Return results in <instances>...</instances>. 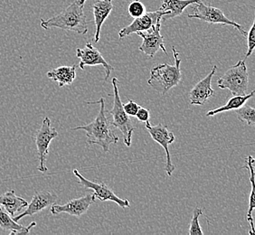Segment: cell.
<instances>
[{
  "mask_svg": "<svg viewBox=\"0 0 255 235\" xmlns=\"http://www.w3.org/2000/svg\"><path fill=\"white\" fill-rule=\"evenodd\" d=\"M175 64H158L150 71V77L147 84L162 95L168 93L172 88L180 84L182 80L181 60L178 57V52L175 46H172Z\"/></svg>",
  "mask_w": 255,
  "mask_h": 235,
  "instance_id": "3",
  "label": "cell"
},
{
  "mask_svg": "<svg viewBox=\"0 0 255 235\" xmlns=\"http://www.w3.org/2000/svg\"><path fill=\"white\" fill-rule=\"evenodd\" d=\"M118 85V79L114 77L113 79V96H114L113 109L109 112L110 115H112L113 118L111 124L114 127H117L122 132L124 144L127 147H130L132 142V133L135 127H133L129 116L127 115L123 110V103L120 97Z\"/></svg>",
  "mask_w": 255,
  "mask_h": 235,
  "instance_id": "5",
  "label": "cell"
},
{
  "mask_svg": "<svg viewBox=\"0 0 255 235\" xmlns=\"http://www.w3.org/2000/svg\"><path fill=\"white\" fill-rule=\"evenodd\" d=\"M76 56L80 59L79 67L82 70H84L86 66L103 65L106 73L104 81L106 82L110 78L111 73L113 72L114 68L106 62V60L103 58V54L99 52V50L96 47H94L92 43H87L84 48H77Z\"/></svg>",
  "mask_w": 255,
  "mask_h": 235,
  "instance_id": "12",
  "label": "cell"
},
{
  "mask_svg": "<svg viewBox=\"0 0 255 235\" xmlns=\"http://www.w3.org/2000/svg\"><path fill=\"white\" fill-rule=\"evenodd\" d=\"M27 205V201L16 196L14 190L5 192L0 196V206H3L12 217H14L18 212L25 209Z\"/></svg>",
  "mask_w": 255,
  "mask_h": 235,
  "instance_id": "19",
  "label": "cell"
},
{
  "mask_svg": "<svg viewBox=\"0 0 255 235\" xmlns=\"http://www.w3.org/2000/svg\"><path fill=\"white\" fill-rule=\"evenodd\" d=\"M58 131L56 128L52 127V123L49 118L45 117L43 120L39 129L34 135V142L36 146V151L38 155L39 166L37 169L42 173L47 171V167L45 166L46 157L49 154V146L52 140L58 137Z\"/></svg>",
  "mask_w": 255,
  "mask_h": 235,
  "instance_id": "7",
  "label": "cell"
},
{
  "mask_svg": "<svg viewBox=\"0 0 255 235\" xmlns=\"http://www.w3.org/2000/svg\"><path fill=\"white\" fill-rule=\"evenodd\" d=\"M255 158L252 156H248L246 158V166L242 167L248 169L250 173V182H251V193L250 199H249V209L247 212V216L246 219L249 223L251 226L250 234L251 235H255V224H254V217H253V211L255 208Z\"/></svg>",
  "mask_w": 255,
  "mask_h": 235,
  "instance_id": "21",
  "label": "cell"
},
{
  "mask_svg": "<svg viewBox=\"0 0 255 235\" xmlns=\"http://www.w3.org/2000/svg\"><path fill=\"white\" fill-rule=\"evenodd\" d=\"M203 215V209L199 207H196L193 212L192 216L191 224L189 226V235H203L204 233L201 229V226L199 225V216Z\"/></svg>",
  "mask_w": 255,
  "mask_h": 235,
  "instance_id": "24",
  "label": "cell"
},
{
  "mask_svg": "<svg viewBox=\"0 0 255 235\" xmlns=\"http://www.w3.org/2000/svg\"><path fill=\"white\" fill-rule=\"evenodd\" d=\"M168 12L157 10L153 12H145L142 15L134 18V21L129 25L123 27V29L119 32L120 39L127 37L130 34H136L137 32H145L153 28L157 22L161 21L164 15H167Z\"/></svg>",
  "mask_w": 255,
  "mask_h": 235,
  "instance_id": "10",
  "label": "cell"
},
{
  "mask_svg": "<svg viewBox=\"0 0 255 235\" xmlns=\"http://www.w3.org/2000/svg\"><path fill=\"white\" fill-rule=\"evenodd\" d=\"M199 1L204 0H162V5L159 10L168 12L167 15L162 17V21L165 22L181 15L187 6L194 5Z\"/></svg>",
  "mask_w": 255,
  "mask_h": 235,
  "instance_id": "17",
  "label": "cell"
},
{
  "mask_svg": "<svg viewBox=\"0 0 255 235\" xmlns=\"http://www.w3.org/2000/svg\"><path fill=\"white\" fill-rule=\"evenodd\" d=\"M47 77L57 83L59 87L71 85L76 77V65L72 66H60L53 69L47 74Z\"/></svg>",
  "mask_w": 255,
  "mask_h": 235,
  "instance_id": "20",
  "label": "cell"
},
{
  "mask_svg": "<svg viewBox=\"0 0 255 235\" xmlns=\"http://www.w3.org/2000/svg\"><path fill=\"white\" fill-rule=\"evenodd\" d=\"M255 95V91H253L252 93L249 94H245V95H239V96H233L232 98L228 101V103H226V105L222 106L220 108L216 109V110H213V111H209L208 113H206V117H212V116H215L216 114H219V113H226L228 111H232V110H235L236 109L240 108L243 105H245V103L250 100L251 98H253Z\"/></svg>",
  "mask_w": 255,
  "mask_h": 235,
  "instance_id": "22",
  "label": "cell"
},
{
  "mask_svg": "<svg viewBox=\"0 0 255 235\" xmlns=\"http://www.w3.org/2000/svg\"><path fill=\"white\" fill-rule=\"evenodd\" d=\"M216 70L217 66L215 65L212 69L210 74L200 82H198L190 91L189 98L191 105H203L214 96L215 91L211 86L212 78L216 74Z\"/></svg>",
  "mask_w": 255,
  "mask_h": 235,
  "instance_id": "15",
  "label": "cell"
},
{
  "mask_svg": "<svg viewBox=\"0 0 255 235\" xmlns=\"http://www.w3.org/2000/svg\"><path fill=\"white\" fill-rule=\"evenodd\" d=\"M96 202V198L94 194L87 195V196L80 197L77 199H73L71 201H69L67 204L64 205H55L54 204L53 206H51V213L52 215L56 216L59 214H68L70 216H76L80 217L84 214L87 213L90 206H92Z\"/></svg>",
  "mask_w": 255,
  "mask_h": 235,
  "instance_id": "13",
  "label": "cell"
},
{
  "mask_svg": "<svg viewBox=\"0 0 255 235\" xmlns=\"http://www.w3.org/2000/svg\"><path fill=\"white\" fill-rule=\"evenodd\" d=\"M79 2H80L81 4H84V3L86 2V0H79Z\"/></svg>",
  "mask_w": 255,
  "mask_h": 235,
  "instance_id": "29",
  "label": "cell"
},
{
  "mask_svg": "<svg viewBox=\"0 0 255 235\" xmlns=\"http://www.w3.org/2000/svg\"><path fill=\"white\" fill-rule=\"evenodd\" d=\"M161 21L157 22L156 25L148 31L137 32L136 34L142 38L141 45L138 47L140 52L149 57H154L159 50H162L164 54H167V50L164 44V38L160 33Z\"/></svg>",
  "mask_w": 255,
  "mask_h": 235,
  "instance_id": "11",
  "label": "cell"
},
{
  "mask_svg": "<svg viewBox=\"0 0 255 235\" xmlns=\"http://www.w3.org/2000/svg\"><path fill=\"white\" fill-rule=\"evenodd\" d=\"M236 115L238 119L245 122L248 126H254L255 124V110L251 106L243 105L240 108L236 109Z\"/></svg>",
  "mask_w": 255,
  "mask_h": 235,
  "instance_id": "23",
  "label": "cell"
},
{
  "mask_svg": "<svg viewBox=\"0 0 255 235\" xmlns=\"http://www.w3.org/2000/svg\"><path fill=\"white\" fill-rule=\"evenodd\" d=\"M192 9L194 13L192 15L190 14L187 15L188 18L203 20L211 25L217 24V25H231L238 30L243 35L246 36L247 34L246 31L243 29L242 25L233 20L227 18L224 14V12L217 7L206 5L203 1H199L196 4H194Z\"/></svg>",
  "mask_w": 255,
  "mask_h": 235,
  "instance_id": "6",
  "label": "cell"
},
{
  "mask_svg": "<svg viewBox=\"0 0 255 235\" xmlns=\"http://www.w3.org/2000/svg\"><path fill=\"white\" fill-rule=\"evenodd\" d=\"M128 12L132 18H137L146 12V7L140 0H134L128 5Z\"/></svg>",
  "mask_w": 255,
  "mask_h": 235,
  "instance_id": "25",
  "label": "cell"
},
{
  "mask_svg": "<svg viewBox=\"0 0 255 235\" xmlns=\"http://www.w3.org/2000/svg\"><path fill=\"white\" fill-rule=\"evenodd\" d=\"M247 37V52H246V58L250 57L253 54L255 47V20L253 22L249 32L246 34Z\"/></svg>",
  "mask_w": 255,
  "mask_h": 235,
  "instance_id": "26",
  "label": "cell"
},
{
  "mask_svg": "<svg viewBox=\"0 0 255 235\" xmlns=\"http://www.w3.org/2000/svg\"><path fill=\"white\" fill-rule=\"evenodd\" d=\"M41 26L45 30L56 27L77 34H87L88 25L86 15L84 14V4H81L79 0H75L58 15L49 19L41 20Z\"/></svg>",
  "mask_w": 255,
  "mask_h": 235,
  "instance_id": "2",
  "label": "cell"
},
{
  "mask_svg": "<svg viewBox=\"0 0 255 235\" xmlns=\"http://www.w3.org/2000/svg\"><path fill=\"white\" fill-rule=\"evenodd\" d=\"M35 226V222H32L28 226L19 225L6 211L0 206V228L2 230L9 231L10 235H28Z\"/></svg>",
  "mask_w": 255,
  "mask_h": 235,
  "instance_id": "18",
  "label": "cell"
},
{
  "mask_svg": "<svg viewBox=\"0 0 255 235\" xmlns=\"http://www.w3.org/2000/svg\"><path fill=\"white\" fill-rule=\"evenodd\" d=\"M136 117L139 121H142V122H146L147 120H149V118H150V113L149 111L145 108L138 109L137 114H136Z\"/></svg>",
  "mask_w": 255,
  "mask_h": 235,
  "instance_id": "28",
  "label": "cell"
},
{
  "mask_svg": "<svg viewBox=\"0 0 255 235\" xmlns=\"http://www.w3.org/2000/svg\"><path fill=\"white\" fill-rule=\"evenodd\" d=\"M140 108V106L137 103H134L131 100H129L128 103L123 104V110L128 116H136L138 109Z\"/></svg>",
  "mask_w": 255,
  "mask_h": 235,
  "instance_id": "27",
  "label": "cell"
},
{
  "mask_svg": "<svg viewBox=\"0 0 255 235\" xmlns=\"http://www.w3.org/2000/svg\"><path fill=\"white\" fill-rule=\"evenodd\" d=\"M113 9V0H95L93 5L94 23L96 26L94 41L98 43L100 40L101 30L103 27L105 20L108 18L109 15Z\"/></svg>",
  "mask_w": 255,
  "mask_h": 235,
  "instance_id": "16",
  "label": "cell"
},
{
  "mask_svg": "<svg viewBox=\"0 0 255 235\" xmlns=\"http://www.w3.org/2000/svg\"><path fill=\"white\" fill-rule=\"evenodd\" d=\"M219 88L228 89L233 96L245 95L249 86V74L245 60L239 61L217 80Z\"/></svg>",
  "mask_w": 255,
  "mask_h": 235,
  "instance_id": "4",
  "label": "cell"
},
{
  "mask_svg": "<svg viewBox=\"0 0 255 235\" xmlns=\"http://www.w3.org/2000/svg\"><path fill=\"white\" fill-rule=\"evenodd\" d=\"M57 199H58V196L52 192H38L33 196L31 203L26 206V209L24 212H22L18 216H14L13 219L15 222H18L22 218H24L25 216H32L35 214H38L41 211L44 210L47 207L53 206L56 203Z\"/></svg>",
  "mask_w": 255,
  "mask_h": 235,
  "instance_id": "14",
  "label": "cell"
},
{
  "mask_svg": "<svg viewBox=\"0 0 255 235\" xmlns=\"http://www.w3.org/2000/svg\"><path fill=\"white\" fill-rule=\"evenodd\" d=\"M146 128L149 133V135L152 137L153 140L158 143L165 149L166 157H167L165 170L167 172V176H171L173 172L176 169V167L172 164L171 156H170L168 146L175 141L174 133L169 131L167 126L162 125L161 123L154 126V125H151L149 120L146 121Z\"/></svg>",
  "mask_w": 255,
  "mask_h": 235,
  "instance_id": "8",
  "label": "cell"
},
{
  "mask_svg": "<svg viewBox=\"0 0 255 235\" xmlns=\"http://www.w3.org/2000/svg\"><path fill=\"white\" fill-rule=\"evenodd\" d=\"M88 104H99V111L97 117L93 122L84 126L73 127V130L82 129L86 133L87 143L89 145H98L103 148V152H109L110 146L112 144H117L119 137L114 134L111 127V121L106 116L105 111V99L102 97L96 102H88Z\"/></svg>",
  "mask_w": 255,
  "mask_h": 235,
  "instance_id": "1",
  "label": "cell"
},
{
  "mask_svg": "<svg viewBox=\"0 0 255 235\" xmlns=\"http://www.w3.org/2000/svg\"><path fill=\"white\" fill-rule=\"evenodd\" d=\"M74 176L78 178L79 183L81 184V186H84L87 189L93 190L95 198H97L100 201L114 202L123 209L128 208L130 206L129 202L128 201L127 199H122L118 197L114 194V192L103 182L96 183V182L90 181L88 179H86L82 174H80L77 169H74Z\"/></svg>",
  "mask_w": 255,
  "mask_h": 235,
  "instance_id": "9",
  "label": "cell"
}]
</instances>
